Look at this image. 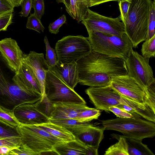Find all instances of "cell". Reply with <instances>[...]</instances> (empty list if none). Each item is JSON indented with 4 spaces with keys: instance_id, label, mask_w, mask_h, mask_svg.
Wrapping results in <instances>:
<instances>
[{
    "instance_id": "ee69618b",
    "label": "cell",
    "mask_w": 155,
    "mask_h": 155,
    "mask_svg": "<svg viewBox=\"0 0 155 155\" xmlns=\"http://www.w3.org/2000/svg\"><path fill=\"white\" fill-rule=\"evenodd\" d=\"M87 146L86 155H97L98 154V148L91 147Z\"/></svg>"
},
{
    "instance_id": "d4e9b609",
    "label": "cell",
    "mask_w": 155,
    "mask_h": 155,
    "mask_svg": "<svg viewBox=\"0 0 155 155\" xmlns=\"http://www.w3.org/2000/svg\"><path fill=\"white\" fill-rule=\"evenodd\" d=\"M0 121L12 127L16 128L20 124L14 110L0 105Z\"/></svg>"
},
{
    "instance_id": "cb8c5ba5",
    "label": "cell",
    "mask_w": 155,
    "mask_h": 155,
    "mask_svg": "<svg viewBox=\"0 0 155 155\" xmlns=\"http://www.w3.org/2000/svg\"><path fill=\"white\" fill-rule=\"evenodd\" d=\"M118 141L105 151L104 155H129L126 139L119 135Z\"/></svg>"
},
{
    "instance_id": "484cf974",
    "label": "cell",
    "mask_w": 155,
    "mask_h": 155,
    "mask_svg": "<svg viewBox=\"0 0 155 155\" xmlns=\"http://www.w3.org/2000/svg\"><path fill=\"white\" fill-rule=\"evenodd\" d=\"M101 114L100 110L87 106L81 111L74 118L81 123H88L94 120L97 119Z\"/></svg>"
},
{
    "instance_id": "4fadbf2b",
    "label": "cell",
    "mask_w": 155,
    "mask_h": 155,
    "mask_svg": "<svg viewBox=\"0 0 155 155\" xmlns=\"http://www.w3.org/2000/svg\"><path fill=\"white\" fill-rule=\"evenodd\" d=\"M0 53L8 68L18 74L23 64L24 54L16 41L10 38L0 41Z\"/></svg>"
},
{
    "instance_id": "603a6c76",
    "label": "cell",
    "mask_w": 155,
    "mask_h": 155,
    "mask_svg": "<svg viewBox=\"0 0 155 155\" xmlns=\"http://www.w3.org/2000/svg\"><path fill=\"white\" fill-rule=\"evenodd\" d=\"M124 138L127 145L129 155H154L147 145L142 143V140Z\"/></svg>"
},
{
    "instance_id": "ffe728a7",
    "label": "cell",
    "mask_w": 155,
    "mask_h": 155,
    "mask_svg": "<svg viewBox=\"0 0 155 155\" xmlns=\"http://www.w3.org/2000/svg\"><path fill=\"white\" fill-rule=\"evenodd\" d=\"M53 150L57 155H86L87 146L75 139L57 143L54 146Z\"/></svg>"
},
{
    "instance_id": "5bb4252c",
    "label": "cell",
    "mask_w": 155,
    "mask_h": 155,
    "mask_svg": "<svg viewBox=\"0 0 155 155\" xmlns=\"http://www.w3.org/2000/svg\"><path fill=\"white\" fill-rule=\"evenodd\" d=\"M77 139L86 146L98 148L104 138V128L87 123L77 127L67 129Z\"/></svg>"
},
{
    "instance_id": "52a82bcc",
    "label": "cell",
    "mask_w": 155,
    "mask_h": 155,
    "mask_svg": "<svg viewBox=\"0 0 155 155\" xmlns=\"http://www.w3.org/2000/svg\"><path fill=\"white\" fill-rule=\"evenodd\" d=\"M44 94L52 104L58 103L86 104L83 98L50 68L46 75Z\"/></svg>"
},
{
    "instance_id": "74e56055",
    "label": "cell",
    "mask_w": 155,
    "mask_h": 155,
    "mask_svg": "<svg viewBox=\"0 0 155 155\" xmlns=\"http://www.w3.org/2000/svg\"><path fill=\"white\" fill-rule=\"evenodd\" d=\"M131 2V0H121L118 2L120 14L119 17L122 22L127 18Z\"/></svg>"
},
{
    "instance_id": "8d00e7d4",
    "label": "cell",
    "mask_w": 155,
    "mask_h": 155,
    "mask_svg": "<svg viewBox=\"0 0 155 155\" xmlns=\"http://www.w3.org/2000/svg\"><path fill=\"white\" fill-rule=\"evenodd\" d=\"M32 7L34 9L35 15L41 20L45 12L44 0H33Z\"/></svg>"
},
{
    "instance_id": "836d02e7",
    "label": "cell",
    "mask_w": 155,
    "mask_h": 155,
    "mask_svg": "<svg viewBox=\"0 0 155 155\" xmlns=\"http://www.w3.org/2000/svg\"><path fill=\"white\" fill-rule=\"evenodd\" d=\"M20 136L16 128L10 127L0 121V138Z\"/></svg>"
},
{
    "instance_id": "3957f363",
    "label": "cell",
    "mask_w": 155,
    "mask_h": 155,
    "mask_svg": "<svg viewBox=\"0 0 155 155\" xmlns=\"http://www.w3.org/2000/svg\"><path fill=\"white\" fill-rule=\"evenodd\" d=\"M87 38L92 50L112 57L127 59L133 45L126 33L121 36L91 31Z\"/></svg>"
},
{
    "instance_id": "b9f144b4",
    "label": "cell",
    "mask_w": 155,
    "mask_h": 155,
    "mask_svg": "<svg viewBox=\"0 0 155 155\" xmlns=\"http://www.w3.org/2000/svg\"><path fill=\"white\" fill-rule=\"evenodd\" d=\"M14 7L8 0H0V15L14 11Z\"/></svg>"
},
{
    "instance_id": "e0dca14e",
    "label": "cell",
    "mask_w": 155,
    "mask_h": 155,
    "mask_svg": "<svg viewBox=\"0 0 155 155\" xmlns=\"http://www.w3.org/2000/svg\"><path fill=\"white\" fill-rule=\"evenodd\" d=\"M12 81L19 86L42 94L41 85L39 80L32 69L23 62L20 73L15 74Z\"/></svg>"
},
{
    "instance_id": "7c38bea8",
    "label": "cell",
    "mask_w": 155,
    "mask_h": 155,
    "mask_svg": "<svg viewBox=\"0 0 155 155\" xmlns=\"http://www.w3.org/2000/svg\"><path fill=\"white\" fill-rule=\"evenodd\" d=\"M85 92L95 108L99 110L109 112V107L117 106L121 104L119 100L120 95L110 85L90 87Z\"/></svg>"
},
{
    "instance_id": "ba28073f",
    "label": "cell",
    "mask_w": 155,
    "mask_h": 155,
    "mask_svg": "<svg viewBox=\"0 0 155 155\" xmlns=\"http://www.w3.org/2000/svg\"><path fill=\"white\" fill-rule=\"evenodd\" d=\"M54 50L57 61L68 63L76 62L87 55L92 49L87 38L69 35L58 41Z\"/></svg>"
},
{
    "instance_id": "d6986e66",
    "label": "cell",
    "mask_w": 155,
    "mask_h": 155,
    "mask_svg": "<svg viewBox=\"0 0 155 155\" xmlns=\"http://www.w3.org/2000/svg\"><path fill=\"white\" fill-rule=\"evenodd\" d=\"M87 106L86 104L58 103L53 104L50 120L75 118L78 114Z\"/></svg>"
},
{
    "instance_id": "1f68e13d",
    "label": "cell",
    "mask_w": 155,
    "mask_h": 155,
    "mask_svg": "<svg viewBox=\"0 0 155 155\" xmlns=\"http://www.w3.org/2000/svg\"><path fill=\"white\" fill-rule=\"evenodd\" d=\"M155 0L152 1L150 9L147 37L146 39L150 38L155 35Z\"/></svg>"
},
{
    "instance_id": "2e32d148",
    "label": "cell",
    "mask_w": 155,
    "mask_h": 155,
    "mask_svg": "<svg viewBox=\"0 0 155 155\" xmlns=\"http://www.w3.org/2000/svg\"><path fill=\"white\" fill-rule=\"evenodd\" d=\"M22 62L32 69L39 80L43 95L46 75L50 69V66L44 58V54L31 51L28 54L23 55Z\"/></svg>"
},
{
    "instance_id": "277c9868",
    "label": "cell",
    "mask_w": 155,
    "mask_h": 155,
    "mask_svg": "<svg viewBox=\"0 0 155 155\" xmlns=\"http://www.w3.org/2000/svg\"><path fill=\"white\" fill-rule=\"evenodd\" d=\"M105 130H113L121 133L124 137L142 140L155 135V123L141 117L116 118L100 121L98 124Z\"/></svg>"
},
{
    "instance_id": "30bf717a",
    "label": "cell",
    "mask_w": 155,
    "mask_h": 155,
    "mask_svg": "<svg viewBox=\"0 0 155 155\" xmlns=\"http://www.w3.org/2000/svg\"><path fill=\"white\" fill-rule=\"evenodd\" d=\"M149 60L132 49L125 61L128 75L147 89L155 82Z\"/></svg>"
},
{
    "instance_id": "7dc6e473",
    "label": "cell",
    "mask_w": 155,
    "mask_h": 155,
    "mask_svg": "<svg viewBox=\"0 0 155 155\" xmlns=\"http://www.w3.org/2000/svg\"><path fill=\"white\" fill-rule=\"evenodd\" d=\"M65 5V6L66 7V10H67L69 8L70 5V0H64Z\"/></svg>"
},
{
    "instance_id": "ab89813d",
    "label": "cell",
    "mask_w": 155,
    "mask_h": 155,
    "mask_svg": "<svg viewBox=\"0 0 155 155\" xmlns=\"http://www.w3.org/2000/svg\"><path fill=\"white\" fill-rule=\"evenodd\" d=\"M32 0H23L21 4V10L19 13L21 17H27L32 7Z\"/></svg>"
},
{
    "instance_id": "c3c4849f",
    "label": "cell",
    "mask_w": 155,
    "mask_h": 155,
    "mask_svg": "<svg viewBox=\"0 0 155 155\" xmlns=\"http://www.w3.org/2000/svg\"><path fill=\"white\" fill-rule=\"evenodd\" d=\"M56 1L58 3H62L65 5V2L64 0H56Z\"/></svg>"
},
{
    "instance_id": "f35d334b",
    "label": "cell",
    "mask_w": 155,
    "mask_h": 155,
    "mask_svg": "<svg viewBox=\"0 0 155 155\" xmlns=\"http://www.w3.org/2000/svg\"><path fill=\"white\" fill-rule=\"evenodd\" d=\"M109 110L110 111L113 112L119 118H128L134 117L133 115L131 113L116 106L109 107Z\"/></svg>"
},
{
    "instance_id": "9a60e30c",
    "label": "cell",
    "mask_w": 155,
    "mask_h": 155,
    "mask_svg": "<svg viewBox=\"0 0 155 155\" xmlns=\"http://www.w3.org/2000/svg\"><path fill=\"white\" fill-rule=\"evenodd\" d=\"M20 124L39 125L49 121L50 119L37 108L35 103H25L17 107L14 110Z\"/></svg>"
},
{
    "instance_id": "ac0fdd59",
    "label": "cell",
    "mask_w": 155,
    "mask_h": 155,
    "mask_svg": "<svg viewBox=\"0 0 155 155\" xmlns=\"http://www.w3.org/2000/svg\"><path fill=\"white\" fill-rule=\"evenodd\" d=\"M50 68L54 71L70 88L74 90L78 83V70L76 62L63 63L57 61V64Z\"/></svg>"
},
{
    "instance_id": "7a4b0ae2",
    "label": "cell",
    "mask_w": 155,
    "mask_h": 155,
    "mask_svg": "<svg viewBox=\"0 0 155 155\" xmlns=\"http://www.w3.org/2000/svg\"><path fill=\"white\" fill-rule=\"evenodd\" d=\"M151 0H131L126 19L122 22L125 33L136 48L147 37Z\"/></svg>"
},
{
    "instance_id": "e575fe53",
    "label": "cell",
    "mask_w": 155,
    "mask_h": 155,
    "mask_svg": "<svg viewBox=\"0 0 155 155\" xmlns=\"http://www.w3.org/2000/svg\"><path fill=\"white\" fill-rule=\"evenodd\" d=\"M13 11L8 12L0 15V31H6L12 23Z\"/></svg>"
},
{
    "instance_id": "d6a6232c",
    "label": "cell",
    "mask_w": 155,
    "mask_h": 155,
    "mask_svg": "<svg viewBox=\"0 0 155 155\" xmlns=\"http://www.w3.org/2000/svg\"><path fill=\"white\" fill-rule=\"evenodd\" d=\"M21 145L20 136L0 138V147L6 146L14 149L19 147Z\"/></svg>"
},
{
    "instance_id": "bcb514c9",
    "label": "cell",
    "mask_w": 155,
    "mask_h": 155,
    "mask_svg": "<svg viewBox=\"0 0 155 155\" xmlns=\"http://www.w3.org/2000/svg\"><path fill=\"white\" fill-rule=\"evenodd\" d=\"M14 8L20 6L23 0H8Z\"/></svg>"
},
{
    "instance_id": "d590c367",
    "label": "cell",
    "mask_w": 155,
    "mask_h": 155,
    "mask_svg": "<svg viewBox=\"0 0 155 155\" xmlns=\"http://www.w3.org/2000/svg\"><path fill=\"white\" fill-rule=\"evenodd\" d=\"M67 18L65 15H63L54 22L50 24L48 27L49 31L52 34H56L59 31L60 28L66 22Z\"/></svg>"
},
{
    "instance_id": "f6af8a7d",
    "label": "cell",
    "mask_w": 155,
    "mask_h": 155,
    "mask_svg": "<svg viewBox=\"0 0 155 155\" xmlns=\"http://www.w3.org/2000/svg\"><path fill=\"white\" fill-rule=\"evenodd\" d=\"M12 149L6 146L0 147V155H8L9 151Z\"/></svg>"
},
{
    "instance_id": "83f0119b",
    "label": "cell",
    "mask_w": 155,
    "mask_h": 155,
    "mask_svg": "<svg viewBox=\"0 0 155 155\" xmlns=\"http://www.w3.org/2000/svg\"><path fill=\"white\" fill-rule=\"evenodd\" d=\"M35 104L37 109L50 119L52 111L53 104L45 94L42 95L41 98L35 102Z\"/></svg>"
},
{
    "instance_id": "f1b7e54d",
    "label": "cell",
    "mask_w": 155,
    "mask_h": 155,
    "mask_svg": "<svg viewBox=\"0 0 155 155\" xmlns=\"http://www.w3.org/2000/svg\"><path fill=\"white\" fill-rule=\"evenodd\" d=\"M26 26L27 28L34 30L39 33L43 32L45 29L41 20L37 17L34 13H31L28 17Z\"/></svg>"
},
{
    "instance_id": "f546056e",
    "label": "cell",
    "mask_w": 155,
    "mask_h": 155,
    "mask_svg": "<svg viewBox=\"0 0 155 155\" xmlns=\"http://www.w3.org/2000/svg\"><path fill=\"white\" fill-rule=\"evenodd\" d=\"M49 121L66 129L81 126L87 123L81 122L74 118L50 120Z\"/></svg>"
},
{
    "instance_id": "60d3db41",
    "label": "cell",
    "mask_w": 155,
    "mask_h": 155,
    "mask_svg": "<svg viewBox=\"0 0 155 155\" xmlns=\"http://www.w3.org/2000/svg\"><path fill=\"white\" fill-rule=\"evenodd\" d=\"M36 155L32 151L22 145L19 147L10 150L8 154V155Z\"/></svg>"
},
{
    "instance_id": "8992f818",
    "label": "cell",
    "mask_w": 155,
    "mask_h": 155,
    "mask_svg": "<svg viewBox=\"0 0 155 155\" xmlns=\"http://www.w3.org/2000/svg\"><path fill=\"white\" fill-rule=\"evenodd\" d=\"M42 97V94L10 82L0 74V105L14 110L21 104L35 103Z\"/></svg>"
},
{
    "instance_id": "4316f807",
    "label": "cell",
    "mask_w": 155,
    "mask_h": 155,
    "mask_svg": "<svg viewBox=\"0 0 155 155\" xmlns=\"http://www.w3.org/2000/svg\"><path fill=\"white\" fill-rule=\"evenodd\" d=\"M141 51L142 55L145 58L149 59L155 57V35L145 41L142 45Z\"/></svg>"
},
{
    "instance_id": "44dd1931",
    "label": "cell",
    "mask_w": 155,
    "mask_h": 155,
    "mask_svg": "<svg viewBox=\"0 0 155 155\" xmlns=\"http://www.w3.org/2000/svg\"><path fill=\"white\" fill-rule=\"evenodd\" d=\"M119 100L121 104L129 106L141 117L155 123V112L148 105L135 102L120 95Z\"/></svg>"
},
{
    "instance_id": "7402d4cb",
    "label": "cell",
    "mask_w": 155,
    "mask_h": 155,
    "mask_svg": "<svg viewBox=\"0 0 155 155\" xmlns=\"http://www.w3.org/2000/svg\"><path fill=\"white\" fill-rule=\"evenodd\" d=\"M51 134L63 141L75 139L74 135L67 129L50 121L38 125Z\"/></svg>"
},
{
    "instance_id": "8fae6325",
    "label": "cell",
    "mask_w": 155,
    "mask_h": 155,
    "mask_svg": "<svg viewBox=\"0 0 155 155\" xmlns=\"http://www.w3.org/2000/svg\"><path fill=\"white\" fill-rule=\"evenodd\" d=\"M81 22L87 32L93 31L119 36L125 33L124 24L119 17L113 18L104 16L89 8Z\"/></svg>"
},
{
    "instance_id": "6da1fadb",
    "label": "cell",
    "mask_w": 155,
    "mask_h": 155,
    "mask_svg": "<svg viewBox=\"0 0 155 155\" xmlns=\"http://www.w3.org/2000/svg\"><path fill=\"white\" fill-rule=\"evenodd\" d=\"M78 83L90 87L110 86L111 77L127 74L125 61L92 50L76 61Z\"/></svg>"
},
{
    "instance_id": "4dcf8cb0",
    "label": "cell",
    "mask_w": 155,
    "mask_h": 155,
    "mask_svg": "<svg viewBox=\"0 0 155 155\" xmlns=\"http://www.w3.org/2000/svg\"><path fill=\"white\" fill-rule=\"evenodd\" d=\"M44 42L46 47V60L50 67L55 65L57 62V58L54 49L50 45L47 38L45 37Z\"/></svg>"
},
{
    "instance_id": "9c48e42d",
    "label": "cell",
    "mask_w": 155,
    "mask_h": 155,
    "mask_svg": "<svg viewBox=\"0 0 155 155\" xmlns=\"http://www.w3.org/2000/svg\"><path fill=\"white\" fill-rule=\"evenodd\" d=\"M110 86L120 95L147 105L155 112V101L150 97L147 90L128 74L112 76Z\"/></svg>"
},
{
    "instance_id": "5b68a950",
    "label": "cell",
    "mask_w": 155,
    "mask_h": 155,
    "mask_svg": "<svg viewBox=\"0 0 155 155\" xmlns=\"http://www.w3.org/2000/svg\"><path fill=\"white\" fill-rule=\"evenodd\" d=\"M16 128L21 137V145L36 155L54 150L55 145L64 142L36 125L20 124Z\"/></svg>"
},
{
    "instance_id": "7bdbcfd3",
    "label": "cell",
    "mask_w": 155,
    "mask_h": 155,
    "mask_svg": "<svg viewBox=\"0 0 155 155\" xmlns=\"http://www.w3.org/2000/svg\"><path fill=\"white\" fill-rule=\"evenodd\" d=\"M87 8L98 5L108 2L114 1L118 2L117 0H83Z\"/></svg>"
},
{
    "instance_id": "681fc988",
    "label": "cell",
    "mask_w": 155,
    "mask_h": 155,
    "mask_svg": "<svg viewBox=\"0 0 155 155\" xmlns=\"http://www.w3.org/2000/svg\"><path fill=\"white\" fill-rule=\"evenodd\" d=\"M118 0V2L119 1H120L121 0Z\"/></svg>"
}]
</instances>
